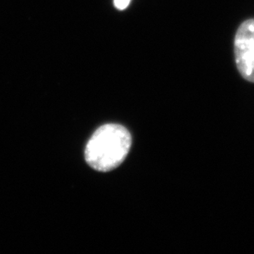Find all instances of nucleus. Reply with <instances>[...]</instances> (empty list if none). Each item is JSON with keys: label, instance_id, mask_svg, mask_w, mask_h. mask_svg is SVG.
Returning <instances> with one entry per match:
<instances>
[{"label": "nucleus", "instance_id": "nucleus-1", "mask_svg": "<svg viewBox=\"0 0 254 254\" xmlns=\"http://www.w3.org/2000/svg\"><path fill=\"white\" fill-rule=\"evenodd\" d=\"M132 146V136L122 125L108 124L99 127L86 144L85 158L89 166L108 172L124 162Z\"/></svg>", "mask_w": 254, "mask_h": 254}, {"label": "nucleus", "instance_id": "nucleus-2", "mask_svg": "<svg viewBox=\"0 0 254 254\" xmlns=\"http://www.w3.org/2000/svg\"><path fill=\"white\" fill-rule=\"evenodd\" d=\"M235 63L240 74L254 83V18L246 20L235 37Z\"/></svg>", "mask_w": 254, "mask_h": 254}, {"label": "nucleus", "instance_id": "nucleus-3", "mask_svg": "<svg viewBox=\"0 0 254 254\" xmlns=\"http://www.w3.org/2000/svg\"><path fill=\"white\" fill-rule=\"evenodd\" d=\"M130 0H115V7L118 9L124 10L129 4Z\"/></svg>", "mask_w": 254, "mask_h": 254}]
</instances>
